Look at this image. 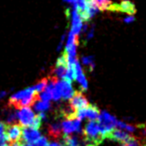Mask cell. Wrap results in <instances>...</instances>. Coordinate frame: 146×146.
<instances>
[{
	"label": "cell",
	"mask_w": 146,
	"mask_h": 146,
	"mask_svg": "<svg viewBox=\"0 0 146 146\" xmlns=\"http://www.w3.org/2000/svg\"><path fill=\"white\" fill-rule=\"evenodd\" d=\"M48 139L44 136H40L38 139L32 143L33 146H48Z\"/></svg>",
	"instance_id": "cell-21"
},
{
	"label": "cell",
	"mask_w": 146,
	"mask_h": 146,
	"mask_svg": "<svg viewBox=\"0 0 146 146\" xmlns=\"http://www.w3.org/2000/svg\"><path fill=\"white\" fill-rule=\"evenodd\" d=\"M22 127L21 124H7L6 128V136L7 138L9 143H14V141H20L22 140Z\"/></svg>",
	"instance_id": "cell-7"
},
{
	"label": "cell",
	"mask_w": 146,
	"mask_h": 146,
	"mask_svg": "<svg viewBox=\"0 0 146 146\" xmlns=\"http://www.w3.org/2000/svg\"><path fill=\"white\" fill-rule=\"evenodd\" d=\"M38 99H39V94L34 91L33 87H30L9 97V106L19 110L24 107L34 106V104Z\"/></svg>",
	"instance_id": "cell-1"
},
{
	"label": "cell",
	"mask_w": 146,
	"mask_h": 146,
	"mask_svg": "<svg viewBox=\"0 0 146 146\" xmlns=\"http://www.w3.org/2000/svg\"><path fill=\"white\" fill-rule=\"evenodd\" d=\"M100 113H101V111L99 110L97 106L95 105L89 104L87 106L84 107V108L75 111V116L77 118H79L80 120L85 117L88 118L89 120H98Z\"/></svg>",
	"instance_id": "cell-5"
},
{
	"label": "cell",
	"mask_w": 146,
	"mask_h": 146,
	"mask_svg": "<svg viewBox=\"0 0 146 146\" xmlns=\"http://www.w3.org/2000/svg\"><path fill=\"white\" fill-rule=\"evenodd\" d=\"M61 124L63 135H68V134H72L73 132L81 131V121L77 117L64 118V120Z\"/></svg>",
	"instance_id": "cell-6"
},
{
	"label": "cell",
	"mask_w": 146,
	"mask_h": 146,
	"mask_svg": "<svg viewBox=\"0 0 146 146\" xmlns=\"http://www.w3.org/2000/svg\"><path fill=\"white\" fill-rule=\"evenodd\" d=\"M6 128H7L6 123L0 121V137L6 135Z\"/></svg>",
	"instance_id": "cell-22"
},
{
	"label": "cell",
	"mask_w": 146,
	"mask_h": 146,
	"mask_svg": "<svg viewBox=\"0 0 146 146\" xmlns=\"http://www.w3.org/2000/svg\"><path fill=\"white\" fill-rule=\"evenodd\" d=\"M48 135L53 139H61L63 136V129H61V124L59 122L53 123V124L49 125L48 127Z\"/></svg>",
	"instance_id": "cell-15"
},
{
	"label": "cell",
	"mask_w": 146,
	"mask_h": 146,
	"mask_svg": "<svg viewBox=\"0 0 146 146\" xmlns=\"http://www.w3.org/2000/svg\"><path fill=\"white\" fill-rule=\"evenodd\" d=\"M133 21H134V17H132V16L128 17V18L125 19V22H126V23H130V22H132Z\"/></svg>",
	"instance_id": "cell-24"
},
{
	"label": "cell",
	"mask_w": 146,
	"mask_h": 146,
	"mask_svg": "<svg viewBox=\"0 0 146 146\" xmlns=\"http://www.w3.org/2000/svg\"><path fill=\"white\" fill-rule=\"evenodd\" d=\"M50 103L49 101H36V103L34 104V107L37 112L39 113H43L44 111L48 110L50 108Z\"/></svg>",
	"instance_id": "cell-18"
},
{
	"label": "cell",
	"mask_w": 146,
	"mask_h": 146,
	"mask_svg": "<svg viewBox=\"0 0 146 146\" xmlns=\"http://www.w3.org/2000/svg\"><path fill=\"white\" fill-rule=\"evenodd\" d=\"M116 11H120L123 13L133 15L136 12L135 6L129 1H122L119 4H116Z\"/></svg>",
	"instance_id": "cell-14"
},
{
	"label": "cell",
	"mask_w": 146,
	"mask_h": 146,
	"mask_svg": "<svg viewBox=\"0 0 146 146\" xmlns=\"http://www.w3.org/2000/svg\"><path fill=\"white\" fill-rule=\"evenodd\" d=\"M63 146H80V143L77 139V137L75 135H63Z\"/></svg>",
	"instance_id": "cell-17"
},
{
	"label": "cell",
	"mask_w": 146,
	"mask_h": 146,
	"mask_svg": "<svg viewBox=\"0 0 146 146\" xmlns=\"http://www.w3.org/2000/svg\"><path fill=\"white\" fill-rule=\"evenodd\" d=\"M82 134L86 146H99L105 139L97 120H89L87 123Z\"/></svg>",
	"instance_id": "cell-2"
},
{
	"label": "cell",
	"mask_w": 146,
	"mask_h": 146,
	"mask_svg": "<svg viewBox=\"0 0 146 146\" xmlns=\"http://www.w3.org/2000/svg\"><path fill=\"white\" fill-rule=\"evenodd\" d=\"M58 85L61 92V98H63V100H68L73 96L75 91L73 89L70 82L63 80L61 82H58Z\"/></svg>",
	"instance_id": "cell-10"
},
{
	"label": "cell",
	"mask_w": 146,
	"mask_h": 146,
	"mask_svg": "<svg viewBox=\"0 0 146 146\" xmlns=\"http://www.w3.org/2000/svg\"><path fill=\"white\" fill-rule=\"evenodd\" d=\"M9 146H22V141H14V143H9Z\"/></svg>",
	"instance_id": "cell-23"
},
{
	"label": "cell",
	"mask_w": 146,
	"mask_h": 146,
	"mask_svg": "<svg viewBox=\"0 0 146 146\" xmlns=\"http://www.w3.org/2000/svg\"><path fill=\"white\" fill-rule=\"evenodd\" d=\"M116 127H117L118 129H123V130H126V131H129V132H134V131H136V130L140 128L141 125H139V126H132V125L126 124V123L123 122V121H117L116 122Z\"/></svg>",
	"instance_id": "cell-19"
},
{
	"label": "cell",
	"mask_w": 146,
	"mask_h": 146,
	"mask_svg": "<svg viewBox=\"0 0 146 146\" xmlns=\"http://www.w3.org/2000/svg\"><path fill=\"white\" fill-rule=\"evenodd\" d=\"M98 123L100 125V129H101L102 132L103 134L104 138H107L108 134L112 131L113 129L116 128V118L110 115L106 111H102L100 113V116L98 117Z\"/></svg>",
	"instance_id": "cell-3"
},
{
	"label": "cell",
	"mask_w": 146,
	"mask_h": 146,
	"mask_svg": "<svg viewBox=\"0 0 146 146\" xmlns=\"http://www.w3.org/2000/svg\"><path fill=\"white\" fill-rule=\"evenodd\" d=\"M75 80H76L80 83V85L82 87V91H86L87 89V79L83 73L81 66H80V64L77 61H76V63L75 65Z\"/></svg>",
	"instance_id": "cell-13"
},
{
	"label": "cell",
	"mask_w": 146,
	"mask_h": 146,
	"mask_svg": "<svg viewBox=\"0 0 146 146\" xmlns=\"http://www.w3.org/2000/svg\"><path fill=\"white\" fill-rule=\"evenodd\" d=\"M17 117L22 126L30 127L32 125L36 115H34V111L28 106V107H24V108L17 110Z\"/></svg>",
	"instance_id": "cell-8"
},
{
	"label": "cell",
	"mask_w": 146,
	"mask_h": 146,
	"mask_svg": "<svg viewBox=\"0 0 146 146\" xmlns=\"http://www.w3.org/2000/svg\"><path fill=\"white\" fill-rule=\"evenodd\" d=\"M122 146H146V140L144 138H137L131 135L122 143Z\"/></svg>",
	"instance_id": "cell-16"
},
{
	"label": "cell",
	"mask_w": 146,
	"mask_h": 146,
	"mask_svg": "<svg viewBox=\"0 0 146 146\" xmlns=\"http://www.w3.org/2000/svg\"><path fill=\"white\" fill-rule=\"evenodd\" d=\"M48 146H63V144H61V143H57V141H53V143L48 144Z\"/></svg>",
	"instance_id": "cell-25"
},
{
	"label": "cell",
	"mask_w": 146,
	"mask_h": 146,
	"mask_svg": "<svg viewBox=\"0 0 146 146\" xmlns=\"http://www.w3.org/2000/svg\"><path fill=\"white\" fill-rule=\"evenodd\" d=\"M22 135V141H24L26 143H33L40 137V133L38 131V129L31 128V127H24Z\"/></svg>",
	"instance_id": "cell-9"
},
{
	"label": "cell",
	"mask_w": 146,
	"mask_h": 146,
	"mask_svg": "<svg viewBox=\"0 0 146 146\" xmlns=\"http://www.w3.org/2000/svg\"><path fill=\"white\" fill-rule=\"evenodd\" d=\"M89 105V102L87 99V97L83 94V92H75L73 96L70 98V102H69V106L70 109L73 112L75 113V111H77L81 108L87 106Z\"/></svg>",
	"instance_id": "cell-4"
},
{
	"label": "cell",
	"mask_w": 146,
	"mask_h": 146,
	"mask_svg": "<svg viewBox=\"0 0 146 146\" xmlns=\"http://www.w3.org/2000/svg\"><path fill=\"white\" fill-rule=\"evenodd\" d=\"M48 78H44V79H42L38 83H36V85H34L33 88H34V90L37 92L38 94H40L41 92H43L45 90V88L47 87L48 85Z\"/></svg>",
	"instance_id": "cell-20"
},
{
	"label": "cell",
	"mask_w": 146,
	"mask_h": 146,
	"mask_svg": "<svg viewBox=\"0 0 146 146\" xmlns=\"http://www.w3.org/2000/svg\"><path fill=\"white\" fill-rule=\"evenodd\" d=\"M130 136H131V134L126 132V130H123L120 129H114L108 134L107 139H110L112 141H118V143H123L125 141L128 140Z\"/></svg>",
	"instance_id": "cell-11"
},
{
	"label": "cell",
	"mask_w": 146,
	"mask_h": 146,
	"mask_svg": "<svg viewBox=\"0 0 146 146\" xmlns=\"http://www.w3.org/2000/svg\"><path fill=\"white\" fill-rule=\"evenodd\" d=\"M89 1L97 7L98 10L116 11V4H114L111 0H89Z\"/></svg>",
	"instance_id": "cell-12"
}]
</instances>
